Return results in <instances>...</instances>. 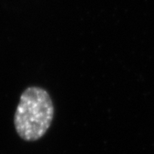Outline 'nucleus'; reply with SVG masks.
Instances as JSON below:
<instances>
[{"instance_id": "nucleus-1", "label": "nucleus", "mask_w": 154, "mask_h": 154, "mask_svg": "<svg viewBox=\"0 0 154 154\" xmlns=\"http://www.w3.org/2000/svg\"><path fill=\"white\" fill-rule=\"evenodd\" d=\"M54 107L48 93L40 88H27L15 113V127L20 137L33 141L43 137L51 124Z\"/></svg>"}]
</instances>
